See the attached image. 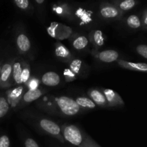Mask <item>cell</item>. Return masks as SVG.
Segmentation results:
<instances>
[{"label": "cell", "instance_id": "34", "mask_svg": "<svg viewBox=\"0 0 147 147\" xmlns=\"http://www.w3.org/2000/svg\"><path fill=\"white\" fill-rule=\"evenodd\" d=\"M49 146L50 147H62L61 146H60V145L57 144H56L55 142H49Z\"/></svg>", "mask_w": 147, "mask_h": 147}, {"label": "cell", "instance_id": "28", "mask_svg": "<svg viewBox=\"0 0 147 147\" xmlns=\"http://www.w3.org/2000/svg\"><path fill=\"white\" fill-rule=\"evenodd\" d=\"M31 77V67L30 63L24 59L22 65V84L25 86L27 81Z\"/></svg>", "mask_w": 147, "mask_h": 147}, {"label": "cell", "instance_id": "1", "mask_svg": "<svg viewBox=\"0 0 147 147\" xmlns=\"http://www.w3.org/2000/svg\"><path fill=\"white\" fill-rule=\"evenodd\" d=\"M35 106L41 111L60 117H73L83 111L73 98L67 96L45 95L37 100Z\"/></svg>", "mask_w": 147, "mask_h": 147}, {"label": "cell", "instance_id": "3", "mask_svg": "<svg viewBox=\"0 0 147 147\" xmlns=\"http://www.w3.org/2000/svg\"><path fill=\"white\" fill-rule=\"evenodd\" d=\"M61 134L66 143L74 147H101L80 126L65 123L60 126Z\"/></svg>", "mask_w": 147, "mask_h": 147}, {"label": "cell", "instance_id": "6", "mask_svg": "<svg viewBox=\"0 0 147 147\" xmlns=\"http://www.w3.org/2000/svg\"><path fill=\"white\" fill-rule=\"evenodd\" d=\"M47 32L49 35L56 40H64L69 39L74 34L73 28L65 24L59 22H52L50 26L47 27Z\"/></svg>", "mask_w": 147, "mask_h": 147}, {"label": "cell", "instance_id": "19", "mask_svg": "<svg viewBox=\"0 0 147 147\" xmlns=\"http://www.w3.org/2000/svg\"><path fill=\"white\" fill-rule=\"evenodd\" d=\"M89 42L92 45L93 50H99L103 47L105 44V36L102 30H92L89 32L88 36Z\"/></svg>", "mask_w": 147, "mask_h": 147}, {"label": "cell", "instance_id": "9", "mask_svg": "<svg viewBox=\"0 0 147 147\" xmlns=\"http://www.w3.org/2000/svg\"><path fill=\"white\" fill-rule=\"evenodd\" d=\"M26 90L27 88L24 85L12 86L6 90L4 95L9 105L10 109L16 111Z\"/></svg>", "mask_w": 147, "mask_h": 147}, {"label": "cell", "instance_id": "31", "mask_svg": "<svg viewBox=\"0 0 147 147\" xmlns=\"http://www.w3.org/2000/svg\"><path fill=\"white\" fill-rule=\"evenodd\" d=\"M0 147H11V141L6 134H0Z\"/></svg>", "mask_w": 147, "mask_h": 147}, {"label": "cell", "instance_id": "7", "mask_svg": "<svg viewBox=\"0 0 147 147\" xmlns=\"http://www.w3.org/2000/svg\"><path fill=\"white\" fill-rule=\"evenodd\" d=\"M99 15L105 21H116L122 18L123 14L113 4L108 1H103L99 5Z\"/></svg>", "mask_w": 147, "mask_h": 147}, {"label": "cell", "instance_id": "10", "mask_svg": "<svg viewBox=\"0 0 147 147\" xmlns=\"http://www.w3.org/2000/svg\"><path fill=\"white\" fill-rule=\"evenodd\" d=\"M77 23L80 26L88 27L92 23H94L92 12L79 6L73 5V18L72 21Z\"/></svg>", "mask_w": 147, "mask_h": 147}, {"label": "cell", "instance_id": "24", "mask_svg": "<svg viewBox=\"0 0 147 147\" xmlns=\"http://www.w3.org/2000/svg\"><path fill=\"white\" fill-rule=\"evenodd\" d=\"M110 2L123 14L126 11L132 9L137 4V1L135 0H113Z\"/></svg>", "mask_w": 147, "mask_h": 147}, {"label": "cell", "instance_id": "33", "mask_svg": "<svg viewBox=\"0 0 147 147\" xmlns=\"http://www.w3.org/2000/svg\"><path fill=\"white\" fill-rule=\"evenodd\" d=\"M142 20V25L147 28V10L146 11H144L143 17H142V20Z\"/></svg>", "mask_w": 147, "mask_h": 147}, {"label": "cell", "instance_id": "16", "mask_svg": "<svg viewBox=\"0 0 147 147\" xmlns=\"http://www.w3.org/2000/svg\"><path fill=\"white\" fill-rule=\"evenodd\" d=\"M72 47L76 51H84L88 47L89 40L88 36L84 34L75 33L70 39Z\"/></svg>", "mask_w": 147, "mask_h": 147}, {"label": "cell", "instance_id": "18", "mask_svg": "<svg viewBox=\"0 0 147 147\" xmlns=\"http://www.w3.org/2000/svg\"><path fill=\"white\" fill-rule=\"evenodd\" d=\"M40 82L42 85L47 87H57L61 84V77L55 71H47L43 73Z\"/></svg>", "mask_w": 147, "mask_h": 147}, {"label": "cell", "instance_id": "17", "mask_svg": "<svg viewBox=\"0 0 147 147\" xmlns=\"http://www.w3.org/2000/svg\"><path fill=\"white\" fill-rule=\"evenodd\" d=\"M87 94L88 97L90 98L97 106L100 108H109L106 97L100 89L91 88L88 90Z\"/></svg>", "mask_w": 147, "mask_h": 147}, {"label": "cell", "instance_id": "2", "mask_svg": "<svg viewBox=\"0 0 147 147\" xmlns=\"http://www.w3.org/2000/svg\"><path fill=\"white\" fill-rule=\"evenodd\" d=\"M20 116L39 133L47 135L60 144H66L62 136L60 126L53 119L32 110H26L22 112Z\"/></svg>", "mask_w": 147, "mask_h": 147}, {"label": "cell", "instance_id": "30", "mask_svg": "<svg viewBox=\"0 0 147 147\" xmlns=\"http://www.w3.org/2000/svg\"><path fill=\"white\" fill-rule=\"evenodd\" d=\"M21 139L22 140L24 147H40V145L36 142L35 139L28 135H22L21 136Z\"/></svg>", "mask_w": 147, "mask_h": 147}, {"label": "cell", "instance_id": "23", "mask_svg": "<svg viewBox=\"0 0 147 147\" xmlns=\"http://www.w3.org/2000/svg\"><path fill=\"white\" fill-rule=\"evenodd\" d=\"M76 100L78 106L80 108L82 111H93L97 108V106L93 103V100L88 96H77Z\"/></svg>", "mask_w": 147, "mask_h": 147}, {"label": "cell", "instance_id": "32", "mask_svg": "<svg viewBox=\"0 0 147 147\" xmlns=\"http://www.w3.org/2000/svg\"><path fill=\"white\" fill-rule=\"evenodd\" d=\"M136 51L139 55L147 59V45H139L136 46Z\"/></svg>", "mask_w": 147, "mask_h": 147}, {"label": "cell", "instance_id": "15", "mask_svg": "<svg viewBox=\"0 0 147 147\" xmlns=\"http://www.w3.org/2000/svg\"><path fill=\"white\" fill-rule=\"evenodd\" d=\"M55 55L60 61L65 63H69L74 57L71 52L67 47L60 42H57L55 44Z\"/></svg>", "mask_w": 147, "mask_h": 147}, {"label": "cell", "instance_id": "27", "mask_svg": "<svg viewBox=\"0 0 147 147\" xmlns=\"http://www.w3.org/2000/svg\"><path fill=\"white\" fill-rule=\"evenodd\" d=\"M32 4L34 7V11L37 13V17L40 18H44L46 8V1L45 0H34Z\"/></svg>", "mask_w": 147, "mask_h": 147}, {"label": "cell", "instance_id": "26", "mask_svg": "<svg viewBox=\"0 0 147 147\" xmlns=\"http://www.w3.org/2000/svg\"><path fill=\"white\" fill-rule=\"evenodd\" d=\"M126 24L129 28L137 30L142 27V20L138 15L131 14L129 16L126 20Z\"/></svg>", "mask_w": 147, "mask_h": 147}, {"label": "cell", "instance_id": "12", "mask_svg": "<svg viewBox=\"0 0 147 147\" xmlns=\"http://www.w3.org/2000/svg\"><path fill=\"white\" fill-rule=\"evenodd\" d=\"M51 9L59 17L67 21H72L73 18V4L58 1L53 3L51 5Z\"/></svg>", "mask_w": 147, "mask_h": 147}, {"label": "cell", "instance_id": "20", "mask_svg": "<svg viewBox=\"0 0 147 147\" xmlns=\"http://www.w3.org/2000/svg\"><path fill=\"white\" fill-rule=\"evenodd\" d=\"M24 58L21 56L14 57L12 65V78L14 86H20L22 84V71Z\"/></svg>", "mask_w": 147, "mask_h": 147}, {"label": "cell", "instance_id": "4", "mask_svg": "<svg viewBox=\"0 0 147 147\" xmlns=\"http://www.w3.org/2000/svg\"><path fill=\"white\" fill-rule=\"evenodd\" d=\"M89 67L82 60L73 58L68 63V67L63 71V77L67 83L77 80L78 78H86L89 73Z\"/></svg>", "mask_w": 147, "mask_h": 147}, {"label": "cell", "instance_id": "29", "mask_svg": "<svg viewBox=\"0 0 147 147\" xmlns=\"http://www.w3.org/2000/svg\"><path fill=\"white\" fill-rule=\"evenodd\" d=\"M40 80L36 76H32L29 80L27 81V84L25 85V87L27 90H35L40 87Z\"/></svg>", "mask_w": 147, "mask_h": 147}, {"label": "cell", "instance_id": "8", "mask_svg": "<svg viewBox=\"0 0 147 147\" xmlns=\"http://www.w3.org/2000/svg\"><path fill=\"white\" fill-rule=\"evenodd\" d=\"M14 57H10L4 62L0 73V89H9L14 86L12 78V65Z\"/></svg>", "mask_w": 147, "mask_h": 147}, {"label": "cell", "instance_id": "5", "mask_svg": "<svg viewBox=\"0 0 147 147\" xmlns=\"http://www.w3.org/2000/svg\"><path fill=\"white\" fill-rule=\"evenodd\" d=\"M15 47L20 56L29 57L32 55V45L22 25L19 24L14 33Z\"/></svg>", "mask_w": 147, "mask_h": 147}, {"label": "cell", "instance_id": "25", "mask_svg": "<svg viewBox=\"0 0 147 147\" xmlns=\"http://www.w3.org/2000/svg\"><path fill=\"white\" fill-rule=\"evenodd\" d=\"M10 106L7 102L4 93H0V121L3 120L9 113Z\"/></svg>", "mask_w": 147, "mask_h": 147}, {"label": "cell", "instance_id": "21", "mask_svg": "<svg viewBox=\"0 0 147 147\" xmlns=\"http://www.w3.org/2000/svg\"><path fill=\"white\" fill-rule=\"evenodd\" d=\"M116 62H117L118 65L123 69L133 70V71L147 73V63H132V62L126 61V60H121V59H119Z\"/></svg>", "mask_w": 147, "mask_h": 147}, {"label": "cell", "instance_id": "35", "mask_svg": "<svg viewBox=\"0 0 147 147\" xmlns=\"http://www.w3.org/2000/svg\"><path fill=\"white\" fill-rule=\"evenodd\" d=\"M4 63V61L2 60H0V73H1V67H2V65Z\"/></svg>", "mask_w": 147, "mask_h": 147}, {"label": "cell", "instance_id": "36", "mask_svg": "<svg viewBox=\"0 0 147 147\" xmlns=\"http://www.w3.org/2000/svg\"><path fill=\"white\" fill-rule=\"evenodd\" d=\"M67 147H74V146H71V145H70V146H67Z\"/></svg>", "mask_w": 147, "mask_h": 147}, {"label": "cell", "instance_id": "13", "mask_svg": "<svg viewBox=\"0 0 147 147\" xmlns=\"http://www.w3.org/2000/svg\"><path fill=\"white\" fill-rule=\"evenodd\" d=\"M91 55L96 60L100 63H112L119 60V52L115 50H106L99 51V50H91Z\"/></svg>", "mask_w": 147, "mask_h": 147}, {"label": "cell", "instance_id": "14", "mask_svg": "<svg viewBox=\"0 0 147 147\" xmlns=\"http://www.w3.org/2000/svg\"><path fill=\"white\" fill-rule=\"evenodd\" d=\"M100 90L104 94L107 100L109 108L110 107H123L125 103L120 95L115 90L109 88H101Z\"/></svg>", "mask_w": 147, "mask_h": 147}, {"label": "cell", "instance_id": "11", "mask_svg": "<svg viewBox=\"0 0 147 147\" xmlns=\"http://www.w3.org/2000/svg\"><path fill=\"white\" fill-rule=\"evenodd\" d=\"M47 91L48 90L47 89L43 88L41 87L35 89V90H27L24 94L23 95L21 101H20L18 106H17L16 111L21 110V109H24L27 105L30 104L32 102L37 101L40 98L45 96L47 93Z\"/></svg>", "mask_w": 147, "mask_h": 147}, {"label": "cell", "instance_id": "22", "mask_svg": "<svg viewBox=\"0 0 147 147\" xmlns=\"http://www.w3.org/2000/svg\"><path fill=\"white\" fill-rule=\"evenodd\" d=\"M13 4L19 11L26 15L32 16L34 13V7L32 1L29 0H14Z\"/></svg>", "mask_w": 147, "mask_h": 147}]
</instances>
